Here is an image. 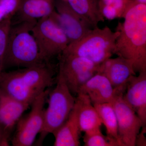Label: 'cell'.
<instances>
[{
    "label": "cell",
    "mask_w": 146,
    "mask_h": 146,
    "mask_svg": "<svg viewBox=\"0 0 146 146\" xmlns=\"http://www.w3.org/2000/svg\"><path fill=\"white\" fill-rule=\"evenodd\" d=\"M50 91L47 89L40 94L32 103L30 112L18 120L11 140L12 145L31 146L34 144L43 127L44 106Z\"/></svg>",
    "instance_id": "7"
},
{
    "label": "cell",
    "mask_w": 146,
    "mask_h": 146,
    "mask_svg": "<svg viewBox=\"0 0 146 146\" xmlns=\"http://www.w3.org/2000/svg\"><path fill=\"white\" fill-rule=\"evenodd\" d=\"M123 18L114 54L129 60L136 72L146 71V4L136 1Z\"/></svg>",
    "instance_id": "1"
},
{
    "label": "cell",
    "mask_w": 146,
    "mask_h": 146,
    "mask_svg": "<svg viewBox=\"0 0 146 146\" xmlns=\"http://www.w3.org/2000/svg\"><path fill=\"white\" fill-rule=\"evenodd\" d=\"M146 125H144L141 128L136 140L135 146H145L146 145Z\"/></svg>",
    "instance_id": "24"
},
{
    "label": "cell",
    "mask_w": 146,
    "mask_h": 146,
    "mask_svg": "<svg viewBox=\"0 0 146 146\" xmlns=\"http://www.w3.org/2000/svg\"><path fill=\"white\" fill-rule=\"evenodd\" d=\"M81 131L79 125L77 110L75 104L67 119L53 133L54 146L80 145Z\"/></svg>",
    "instance_id": "16"
},
{
    "label": "cell",
    "mask_w": 146,
    "mask_h": 146,
    "mask_svg": "<svg viewBox=\"0 0 146 146\" xmlns=\"http://www.w3.org/2000/svg\"><path fill=\"white\" fill-rule=\"evenodd\" d=\"M36 22L19 21L11 27L6 48L4 67L28 68L46 63L42 59L32 29Z\"/></svg>",
    "instance_id": "3"
},
{
    "label": "cell",
    "mask_w": 146,
    "mask_h": 146,
    "mask_svg": "<svg viewBox=\"0 0 146 146\" xmlns=\"http://www.w3.org/2000/svg\"><path fill=\"white\" fill-rule=\"evenodd\" d=\"M11 18H6L0 23V80L3 72L6 48L9 30L11 27Z\"/></svg>",
    "instance_id": "21"
},
{
    "label": "cell",
    "mask_w": 146,
    "mask_h": 146,
    "mask_svg": "<svg viewBox=\"0 0 146 146\" xmlns=\"http://www.w3.org/2000/svg\"><path fill=\"white\" fill-rule=\"evenodd\" d=\"M98 72L104 75L117 94H123L129 79L136 75L132 63L121 56L110 57L100 65Z\"/></svg>",
    "instance_id": "11"
},
{
    "label": "cell",
    "mask_w": 146,
    "mask_h": 146,
    "mask_svg": "<svg viewBox=\"0 0 146 146\" xmlns=\"http://www.w3.org/2000/svg\"><path fill=\"white\" fill-rule=\"evenodd\" d=\"M78 93L87 95L93 105L112 103L118 95L109 80L99 72L87 80L80 87Z\"/></svg>",
    "instance_id": "13"
},
{
    "label": "cell",
    "mask_w": 146,
    "mask_h": 146,
    "mask_svg": "<svg viewBox=\"0 0 146 146\" xmlns=\"http://www.w3.org/2000/svg\"><path fill=\"white\" fill-rule=\"evenodd\" d=\"M100 9L102 15L108 20H112L117 18H120L117 11L110 5L103 4L99 2Z\"/></svg>",
    "instance_id": "23"
},
{
    "label": "cell",
    "mask_w": 146,
    "mask_h": 146,
    "mask_svg": "<svg viewBox=\"0 0 146 146\" xmlns=\"http://www.w3.org/2000/svg\"><path fill=\"white\" fill-rule=\"evenodd\" d=\"M123 95H117L112 103L117 120L119 141L121 146H135L137 135L146 125L124 100Z\"/></svg>",
    "instance_id": "10"
},
{
    "label": "cell",
    "mask_w": 146,
    "mask_h": 146,
    "mask_svg": "<svg viewBox=\"0 0 146 146\" xmlns=\"http://www.w3.org/2000/svg\"><path fill=\"white\" fill-rule=\"evenodd\" d=\"M119 31L107 26L96 27L77 42L69 44L62 53L76 56L100 65L114 54L115 42Z\"/></svg>",
    "instance_id": "4"
},
{
    "label": "cell",
    "mask_w": 146,
    "mask_h": 146,
    "mask_svg": "<svg viewBox=\"0 0 146 146\" xmlns=\"http://www.w3.org/2000/svg\"><path fill=\"white\" fill-rule=\"evenodd\" d=\"M29 107V105L15 99L0 89V124L9 136Z\"/></svg>",
    "instance_id": "14"
},
{
    "label": "cell",
    "mask_w": 146,
    "mask_h": 146,
    "mask_svg": "<svg viewBox=\"0 0 146 146\" xmlns=\"http://www.w3.org/2000/svg\"><path fill=\"white\" fill-rule=\"evenodd\" d=\"M48 96V106L44 112V124L37 141L39 145L42 144L48 134L53 133L64 123L75 104V97L59 74L56 85L50 91Z\"/></svg>",
    "instance_id": "5"
},
{
    "label": "cell",
    "mask_w": 146,
    "mask_h": 146,
    "mask_svg": "<svg viewBox=\"0 0 146 146\" xmlns=\"http://www.w3.org/2000/svg\"><path fill=\"white\" fill-rule=\"evenodd\" d=\"M135 0H99L103 4L112 6L119 13L120 18H123L131 6L136 2Z\"/></svg>",
    "instance_id": "22"
},
{
    "label": "cell",
    "mask_w": 146,
    "mask_h": 146,
    "mask_svg": "<svg viewBox=\"0 0 146 146\" xmlns=\"http://www.w3.org/2000/svg\"><path fill=\"white\" fill-rule=\"evenodd\" d=\"M99 66L84 58L61 53L58 74L72 94L77 95L80 87L98 72Z\"/></svg>",
    "instance_id": "8"
},
{
    "label": "cell",
    "mask_w": 146,
    "mask_h": 146,
    "mask_svg": "<svg viewBox=\"0 0 146 146\" xmlns=\"http://www.w3.org/2000/svg\"><path fill=\"white\" fill-rule=\"evenodd\" d=\"M123 98L146 125V71L130 78Z\"/></svg>",
    "instance_id": "12"
},
{
    "label": "cell",
    "mask_w": 146,
    "mask_h": 146,
    "mask_svg": "<svg viewBox=\"0 0 146 146\" xmlns=\"http://www.w3.org/2000/svg\"><path fill=\"white\" fill-rule=\"evenodd\" d=\"M96 109L102 123L106 129V135L116 140L120 144L118 133L117 116L112 103H104L94 105Z\"/></svg>",
    "instance_id": "19"
},
{
    "label": "cell",
    "mask_w": 146,
    "mask_h": 146,
    "mask_svg": "<svg viewBox=\"0 0 146 146\" xmlns=\"http://www.w3.org/2000/svg\"><path fill=\"white\" fill-rule=\"evenodd\" d=\"M31 32L45 62L61 54L69 45L67 36L50 16L37 21Z\"/></svg>",
    "instance_id": "6"
},
{
    "label": "cell",
    "mask_w": 146,
    "mask_h": 146,
    "mask_svg": "<svg viewBox=\"0 0 146 146\" xmlns=\"http://www.w3.org/2000/svg\"><path fill=\"white\" fill-rule=\"evenodd\" d=\"M83 141L85 146H120L115 139L104 135L100 129L84 133Z\"/></svg>",
    "instance_id": "20"
},
{
    "label": "cell",
    "mask_w": 146,
    "mask_h": 146,
    "mask_svg": "<svg viewBox=\"0 0 146 146\" xmlns=\"http://www.w3.org/2000/svg\"><path fill=\"white\" fill-rule=\"evenodd\" d=\"M76 98L80 128L84 133L100 129L102 123L98 111L85 94L78 93Z\"/></svg>",
    "instance_id": "15"
},
{
    "label": "cell",
    "mask_w": 146,
    "mask_h": 146,
    "mask_svg": "<svg viewBox=\"0 0 146 146\" xmlns=\"http://www.w3.org/2000/svg\"><path fill=\"white\" fill-rule=\"evenodd\" d=\"M54 10V0H21L16 13L19 21L36 22Z\"/></svg>",
    "instance_id": "17"
},
{
    "label": "cell",
    "mask_w": 146,
    "mask_h": 146,
    "mask_svg": "<svg viewBox=\"0 0 146 146\" xmlns=\"http://www.w3.org/2000/svg\"><path fill=\"white\" fill-rule=\"evenodd\" d=\"M71 8L93 28L98 27L105 18L100 9L98 0H66Z\"/></svg>",
    "instance_id": "18"
},
{
    "label": "cell",
    "mask_w": 146,
    "mask_h": 146,
    "mask_svg": "<svg viewBox=\"0 0 146 146\" xmlns=\"http://www.w3.org/2000/svg\"><path fill=\"white\" fill-rule=\"evenodd\" d=\"M52 68L46 63L3 72L0 89L21 102L31 106L40 94L55 82Z\"/></svg>",
    "instance_id": "2"
},
{
    "label": "cell",
    "mask_w": 146,
    "mask_h": 146,
    "mask_svg": "<svg viewBox=\"0 0 146 146\" xmlns=\"http://www.w3.org/2000/svg\"><path fill=\"white\" fill-rule=\"evenodd\" d=\"M55 10L50 15L64 33L69 44L82 38L93 28L71 8L66 0L55 1Z\"/></svg>",
    "instance_id": "9"
},
{
    "label": "cell",
    "mask_w": 146,
    "mask_h": 146,
    "mask_svg": "<svg viewBox=\"0 0 146 146\" xmlns=\"http://www.w3.org/2000/svg\"><path fill=\"white\" fill-rule=\"evenodd\" d=\"M137 2L140 3L146 4V0H135Z\"/></svg>",
    "instance_id": "26"
},
{
    "label": "cell",
    "mask_w": 146,
    "mask_h": 146,
    "mask_svg": "<svg viewBox=\"0 0 146 146\" xmlns=\"http://www.w3.org/2000/svg\"><path fill=\"white\" fill-rule=\"evenodd\" d=\"M9 137L0 124V146L9 145Z\"/></svg>",
    "instance_id": "25"
}]
</instances>
